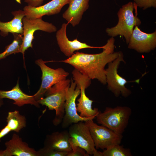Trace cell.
Masks as SVG:
<instances>
[{"mask_svg":"<svg viewBox=\"0 0 156 156\" xmlns=\"http://www.w3.org/2000/svg\"><path fill=\"white\" fill-rule=\"evenodd\" d=\"M68 131L54 132L48 135L44 142V146L59 151L68 153L72 151L69 142Z\"/></svg>","mask_w":156,"mask_h":156,"instance_id":"obj_17","label":"cell"},{"mask_svg":"<svg viewBox=\"0 0 156 156\" xmlns=\"http://www.w3.org/2000/svg\"><path fill=\"white\" fill-rule=\"evenodd\" d=\"M69 142L83 149L88 155L101 156L96 148L89 129L84 121L73 123L69 127Z\"/></svg>","mask_w":156,"mask_h":156,"instance_id":"obj_8","label":"cell"},{"mask_svg":"<svg viewBox=\"0 0 156 156\" xmlns=\"http://www.w3.org/2000/svg\"><path fill=\"white\" fill-rule=\"evenodd\" d=\"M101 156H131L130 149L120 144H115L100 152Z\"/></svg>","mask_w":156,"mask_h":156,"instance_id":"obj_22","label":"cell"},{"mask_svg":"<svg viewBox=\"0 0 156 156\" xmlns=\"http://www.w3.org/2000/svg\"><path fill=\"white\" fill-rule=\"evenodd\" d=\"M135 5L129 2L122 6L117 13L118 22L114 27L107 28L106 32L108 35L114 37L118 35L124 36L127 43H129L130 37L135 26H138L141 24L140 19L133 13Z\"/></svg>","mask_w":156,"mask_h":156,"instance_id":"obj_4","label":"cell"},{"mask_svg":"<svg viewBox=\"0 0 156 156\" xmlns=\"http://www.w3.org/2000/svg\"><path fill=\"white\" fill-rule=\"evenodd\" d=\"M39 156H67L68 152L59 151L46 146L38 151Z\"/></svg>","mask_w":156,"mask_h":156,"instance_id":"obj_23","label":"cell"},{"mask_svg":"<svg viewBox=\"0 0 156 156\" xmlns=\"http://www.w3.org/2000/svg\"><path fill=\"white\" fill-rule=\"evenodd\" d=\"M71 85L67 88L66 93V101L64 105V114L62 122V126L65 128L73 123L79 121H86L93 120L96 118L94 116L90 118L81 117L77 113L76 100L80 94L79 86L71 79Z\"/></svg>","mask_w":156,"mask_h":156,"instance_id":"obj_5","label":"cell"},{"mask_svg":"<svg viewBox=\"0 0 156 156\" xmlns=\"http://www.w3.org/2000/svg\"><path fill=\"white\" fill-rule=\"evenodd\" d=\"M68 24L64 23L56 32V37L57 44L61 51L66 56H71L76 51L86 48H102L103 47L91 46L85 43L81 42L76 38L72 41L67 37L66 29Z\"/></svg>","mask_w":156,"mask_h":156,"instance_id":"obj_14","label":"cell"},{"mask_svg":"<svg viewBox=\"0 0 156 156\" xmlns=\"http://www.w3.org/2000/svg\"><path fill=\"white\" fill-rule=\"evenodd\" d=\"M90 0H70L67 9L62 17L73 27L78 25L83 13L88 9Z\"/></svg>","mask_w":156,"mask_h":156,"instance_id":"obj_16","label":"cell"},{"mask_svg":"<svg viewBox=\"0 0 156 156\" xmlns=\"http://www.w3.org/2000/svg\"><path fill=\"white\" fill-rule=\"evenodd\" d=\"M11 13L14 17L11 21L7 22L0 21V34L3 36H7L9 33H17L23 35L22 19L25 16L23 10H15ZM1 15L0 13V16Z\"/></svg>","mask_w":156,"mask_h":156,"instance_id":"obj_19","label":"cell"},{"mask_svg":"<svg viewBox=\"0 0 156 156\" xmlns=\"http://www.w3.org/2000/svg\"><path fill=\"white\" fill-rule=\"evenodd\" d=\"M35 63L40 67L42 72L41 86L34 95L37 101L44 97L46 92L52 86L66 79L69 73L62 68L53 69L49 67L45 64V62L41 59L36 60Z\"/></svg>","mask_w":156,"mask_h":156,"instance_id":"obj_10","label":"cell"},{"mask_svg":"<svg viewBox=\"0 0 156 156\" xmlns=\"http://www.w3.org/2000/svg\"><path fill=\"white\" fill-rule=\"evenodd\" d=\"M88 127L96 148L106 149L115 144H120L122 134L117 133L103 125H99L90 120L84 122Z\"/></svg>","mask_w":156,"mask_h":156,"instance_id":"obj_6","label":"cell"},{"mask_svg":"<svg viewBox=\"0 0 156 156\" xmlns=\"http://www.w3.org/2000/svg\"><path fill=\"white\" fill-rule=\"evenodd\" d=\"M132 112L130 108L126 106L107 107L103 112L99 111L95 118L98 124L122 134L127 127Z\"/></svg>","mask_w":156,"mask_h":156,"instance_id":"obj_3","label":"cell"},{"mask_svg":"<svg viewBox=\"0 0 156 156\" xmlns=\"http://www.w3.org/2000/svg\"><path fill=\"white\" fill-rule=\"evenodd\" d=\"M12 34L14 37L13 40L11 44L7 46L4 52L0 53V60L12 54L21 52L23 42V35L17 33Z\"/></svg>","mask_w":156,"mask_h":156,"instance_id":"obj_21","label":"cell"},{"mask_svg":"<svg viewBox=\"0 0 156 156\" xmlns=\"http://www.w3.org/2000/svg\"><path fill=\"white\" fill-rule=\"evenodd\" d=\"M71 80L66 79L55 84L45 93V98L37 101L39 104L45 105L49 110H54L55 116L53 120L57 126L62 122L64 114V105L66 90L70 86Z\"/></svg>","mask_w":156,"mask_h":156,"instance_id":"obj_2","label":"cell"},{"mask_svg":"<svg viewBox=\"0 0 156 156\" xmlns=\"http://www.w3.org/2000/svg\"><path fill=\"white\" fill-rule=\"evenodd\" d=\"M136 5L143 10L148 8H156V0H133Z\"/></svg>","mask_w":156,"mask_h":156,"instance_id":"obj_24","label":"cell"},{"mask_svg":"<svg viewBox=\"0 0 156 156\" xmlns=\"http://www.w3.org/2000/svg\"><path fill=\"white\" fill-rule=\"evenodd\" d=\"M128 48L140 53H147L156 47V31L150 34L142 32L135 26L128 44Z\"/></svg>","mask_w":156,"mask_h":156,"instance_id":"obj_12","label":"cell"},{"mask_svg":"<svg viewBox=\"0 0 156 156\" xmlns=\"http://www.w3.org/2000/svg\"><path fill=\"white\" fill-rule=\"evenodd\" d=\"M7 124L0 131V142L1 139L11 131L18 132L26 126V119L18 110L9 112L7 117Z\"/></svg>","mask_w":156,"mask_h":156,"instance_id":"obj_20","label":"cell"},{"mask_svg":"<svg viewBox=\"0 0 156 156\" xmlns=\"http://www.w3.org/2000/svg\"><path fill=\"white\" fill-rule=\"evenodd\" d=\"M3 104V101L2 99H0V107Z\"/></svg>","mask_w":156,"mask_h":156,"instance_id":"obj_27","label":"cell"},{"mask_svg":"<svg viewBox=\"0 0 156 156\" xmlns=\"http://www.w3.org/2000/svg\"><path fill=\"white\" fill-rule=\"evenodd\" d=\"M24 1H25V0H23Z\"/></svg>","mask_w":156,"mask_h":156,"instance_id":"obj_28","label":"cell"},{"mask_svg":"<svg viewBox=\"0 0 156 156\" xmlns=\"http://www.w3.org/2000/svg\"><path fill=\"white\" fill-rule=\"evenodd\" d=\"M72 74L73 80L79 86L80 90V96L77 100L78 103L76 104L77 111L80 113L79 115L81 117H96L99 111L97 108H92L93 101L90 100L85 93V89L90 85L91 79L75 69L73 71Z\"/></svg>","mask_w":156,"mask_h":156,"instance_id":"obj_9","label":"cell"},{"mask_svg":"<svg viewBox=\"0 0 156 156\" xmlns=\"http://www.w3.org/2000/svg\"><path fill=\"white\" fill-rule=\"evenodd\" d=\"M70 0H52L42 5L34 7L27 5L23 11L25 16L30 19H36L44 15L50 16L59 13L62 8L68 4Z\"/></svg>","mask_w":156,"mask_h":156,"instance_id":"obj_13","label":"cell"},{"mask_svg":"<svg viewBox=\"0 0 156 156\" xmlns=\"http://www.w3.org/2000/svg\"><path fill=\"white\" fill-rule=\"evenodd\" d=\"M115 39L111 37L103 46V51L89 54L77 52L62 62L69 64L90 79H97L104 85L106 83V65L119 56V52H114Z\"/></svg>","mask_w":156,"mask_h":156,"instance_id":"obj_1","label":"cell"},{"mask_svg":"<svg viewBox=\"0 0 156 156\" xmlns=\"http://www.w3.org/2000/svg\"><path fill=\"white\" fill-rule=\"evenodd\" d=\"M22 23L23 38L20 53L23 57L25 51L29 47H33L32 42L36 31L40 30L51 33L57 31V28L55 26L51 23L44 21L42 18L30 19L25 16L23 18Z\"/></svg>","mask_w":156,"mask_h":156,"instance_id":"obj_11","label":"cell"},{"mask_svg":"<svg viewBox=\"0 0 156 156\" xmlns=\"http://www.w3.org/2000/svg\"><path fill=\"white\" fill-rule=\"evenodd\" d=\"M6 98L13 100L14 104L21 107L25 104L33 105L38 107L39 104L33 95H29L24 93L20 89L18 81L16 85L11 90L4 91L0 90V99Z\"/></svg>","mask_w":156,"mask_h":156,"instance_id":"obj_18","label":"cell"},{"mask_svg":"<svg viewBox=\"0 0 156 156\" xmlns=\"http://www.w3.org/2000/svg\"><path fill=\"white\" fill-rule=\"evenodd\" d=\"M72 151L68 153L67 156H88L83 148L73 144L70 143Z\"/></svg>","mask_w":156,"mask_h":156,"instance_id":"obj_25","label":"cell"},{"mask_svg":"<svg viewBox=\"0 0 156 156\" xmlns=\"http://www.w3.org/2000/svg\"><path fill=\"white\" fill-rule=\"evenodd\" d=\"M44 0H25L24 2L27 4V5L34 7H37L41 5Z\"/></svg>","mask_w":156,"mask_h":156,"instance_id":"obj_26","label":"cell"},{"mask_svg":"<svg viewBox=\"0 0 156 156\" xmlns=\"http://www.w3.org/2000/svg\"><path fill=\"white\" fill-rule=\"evenodd\" d=\"M121 62H125L123 53L119 51L118 57L108 64V68L105 69L106 81L108 89L115 96L118 97L121 94L126 98L131 94V92L125 86L128 81L118 73V68Z\"/></svg>","mask_w":156,"mask_h":156,"instance_id":"obj_7","label":"cell"},{"mask_svg":"<svg viewBox=\"0 0 156 156\" xmlns=\"http://www.w3.org/2000/svg\"><path fill=\"white\" fill-rule=\"evenodd\" d=\"M5 150H0V156H39L38 151L30 147L22 138L14 133L12 138L5 143Z\"/></svg>","mask_w":156,"mask_h":156,"instance_id":"obj_15","label":"cell"}]
</instances>
